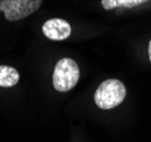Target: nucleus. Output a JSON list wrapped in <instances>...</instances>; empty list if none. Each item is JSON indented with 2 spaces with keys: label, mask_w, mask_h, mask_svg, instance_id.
<instances>
[{
  "label": "nucleus",
  "mask_w": 151,
  "mask_h": 142,
  "mask_svg": "<svg viewBox=\"0 0 151 142\" xmlns=\"http://www.w3.org/2000/svg\"><path fill=\"white\" fill-rule=\"evenodd\" d=\"M80 79V68L70 58L60 59L53 71L52 84L53 88L59 92H66L75 86Z\"/></svg>",
  "instance_id": "f03ea898"
},
{
  "label": "nucleus",
  "mask_w": 151,
  "mask_h": 142,
  "mask_svg": "<svg viewBox=\"0 0 151 142\" xmlns=\"http://www.w3.org/2000/svg\"><path fill=\"white\" fill-rule=\"evenodd\" d=\"M148 0H101V5L104 9L110 10L117 7L133 8L139 5H142Z\"/></svg>",
  "instance_id": "423d86ee"
},
{
  "label": "nucleus",
  "mask_w": 151,
  "mask_h": 142,
  "mask_svg": "<svg viewBox=\"0 0 151 142\" xmlns=\"http://www.w3.org/2000/svg\"><path fill=\"white\" fill-rule=\"evenodd\" d=\"M43 0H0V12L7 21H19L38 10Z\"/></svg>",
  "instance_id": "7ed1b4c3"
},
{
  "label": "nucleus",
  "mask_w": 151,
  "mask_h": 142,
  "mask_svg": "<svg viewBox=\"0 0 151 142\" xmlns=\"http://www.w3.org/2000/svg\"><path fill=\"white\" fill-rule=\"evenodd\" d=\"M148 53H149V60H150V63H151V40H150V42H149V48H148Z\"/></svg>",
  "instance_id": "0eeeda50"
},
{
  "label": "nucleus",
  "mask_w": 151,
  "mask_h": 142,
  "mask_svg": "<svg viewBox=\"0 0 151 142\" xmlns=\"http://www.w3.org/2000/svg\"><path fill=\"white\" fill-rule=\"evenodd\" d=\"M126 97L124 83L116 79H108L101 83L94 93V102L100 109H113L121 105Z\"/></svg>",
  "instance_id": "f257e3e1"
},
{
  "label": "nucleus",
  "mask_w": 151,
  "mask_h": 142,
  "mask_svg": "<svg viewBox=\"0 0 151 142\" xmlns=\"http://www.w3.org/2000/svg\"><path fill=\"white\" fill-rule=\"evenodd\" d=\"M42 32L50 40L63 41L70 35L72 27L69 23L63 18H51L42 25Z\"/></svg>",
  "instance_id": "20e7f679"
},
{
  "label": "nucleus",
  "mask_w": 151,
  "mask_h": 142,
  "mask_svg": "<svg viewBox=\"0 0 151 142\" xmlns=\"http://www.w3.org/2000/svg\"><path fill=\"white\" fill-rule=\"evenodd\" d=\"M19 81V73L14 67L0 65V86L12 88Z\"/></svg>",
  "instance_id": "39448f33"
}]
</instances>
